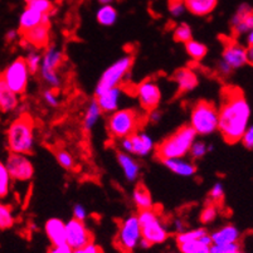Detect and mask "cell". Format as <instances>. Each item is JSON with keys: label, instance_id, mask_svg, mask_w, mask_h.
<instances>
[{"label": "cell", "instance_id": "cell-1", "mask_svg": "<svg viewBox=\"0 0 253 253\" xmlns=\"http://www.w3.org/2000/svg\"><path fill=\"white\" fill-rule=\"evenodd\" d=\"M251 106L245 93L237 87L223 89L222 102L218 109V132L228 144L241 141L250 126Z\"/></svg>", "mask_w": 253, "mask_h": 253}, {"label": "cell", "instance_id": "cell-2", "mask_svg": "<svg viewBox=\"0 0 253 253\" xmlns=\"http://www.w3.org/2000/svg\"><path fill=\"white\" fill-rule=\"evenodd\" d=\"M34 120L31 115L23 114L13 120L6 130V145L9 153L31 155L36 145Z\"/></svg>", "mask_w": 253, "mask_h": 253}, {"label": "cell", "instance_id": "cell-3", "mask_svg": "<svg viewBox=\"0 0 253 253\" xmlns=\"http://www.w3.org/2000/svg\"><path fill=\"white\" fill-rule=\"evenodd\" d=\"M197 136L195 131L189 125L181 126L156 146V156L162 162L169 159L185 158L189 155V150L193 142L197 140Z\"/></svg>", "mask_w": 253, "mask_h": 253}, {"label": "cell", "instance_id": "cell-4", "mask_svg": "<svg viewBox=\"0 0 253 253\" xmlns=\"http://www.w3.org/2000/svg\"><path fill=\"white\" fill-rule=\"evenodd\" d=\"M146 123V115L136 109H119L107 119V132L115 140L135 134Z\"/></svg>", "mask_w": 253, "mask_h": 253}, {"label": "cell", "instance_id": "cell-5", "mask_svg": "<svg viewBox=\"0 0 253 253\" xmlns=\"http://www.w3.org/2000/svg\"><path fill=\"white\" fill-rule=\"evenodd\" d=\"M189 126L199 136H209L218 131V109L211 101H198L190 111Z\"/></svg>", "mask_w": 253, "mask_h": 253}, {"label": "cell", "instance_id": "cell-6", "mask_svg": "<svg viewBox=\"0 0 253 253\" xmlns=\"http://www.w3.org/2000/svg\"><path fill=\"white\" fill-rule=\"evenodd\" d=\"M137 218L141 228V237L151 246L162 245L169 238L167 224L155 208L139 211Z\"/></svg>", "mask_w": 253, "mask_h": 253}, {"label": "cell", "instance_id": "cell-7", "mask_svg": "<svg viewBox=\"0 0 253 253\" xmlns=\"http://www.w3.org/2000/svg\"><path fill=\"white\" fill-rule=\"evenodd\" d=\"M132 64H134V56L132 54H125L117 61H115L98 80L95 89L96 96L101 95V93L109 91L114 87L121 86V84L125 81V78L130 73Z\"/></svg>", "mask_w": 253, "mask_h": 253}, {"label": "cell", "instance_id": "cell-8", "mask_svg": "<svg viewBox=\"0 0 253 253\" xmlns=\"http://www.w3.org/2000/svg\"><path fill=\"white\" fill-rule=\"evenodd\" d=\"M141 238V228L137 214H130L120 222L115 237V246L121 253H132L139 247Z\"/></svg>", "mask_w": 253, "mask_h": 253}, {"label": "cell", "instance_id": "cell-9", "mask_svg": "<svg viewBox=\"0 0 253 253\" xmlns=\"http://www.w3.org/2000/svg\"><path fill=\"white\" fill-rule=\"evenodd\" d=\"M63 59V53L56 45H48L47 49L42 54V64H41L39 73H41L43 81L53 89L59 88L62 84L58 68Z\"/></svg>", "mask_w": 253, "mask_h": 253}, {"label": "cell", "instance_id": "cell-10", "mask_svg": "<svg viewBox=\"0 0 253 253\" xmlns=\"http://www.w3.org/2000/svg\"><path fill=\"white\" fill-rule=\"evenodd\" d=\"M0 76L4 80V82L8 84L9 88L15 92L17 95H23L28 88L31 72H29L24 58L14 59Z\"/></svg>", "mask_w": 253, "mask_h": 253}, {"label": "cell", "instance_id": "cell-11", "mask_svg": "<svg viewBox=\"0 0 253 253\" xmlns=\"http://www.w3.org/2000/svg\"><path fill=\"white\" fill-rule=\"evenodd\" d=\"M119 141L121 151L130 154L132 156L145 158V156H149L151 153L155 151V142H154L153 137L145 131L139 130L135 134L124 137Z\"/></svg>", "mask_w": 253, "mask_h": 253}, {"label": "cell", "instance_id": "cell-12", "mask_svg": "<svg viewBox=\"0 0 253 253\" xmlns=\"http://www.w3.org/2000/svg\"><path fill=\"white\" fill-rule=\"evenodd\" d=\"M4 164H5L9 175L13 181L27 183V181L32 180V178L34 176V167L29 159V155L9 153Z\"/></svg>", "mask_w": 253, "mask_h": 253}, {"label": "cell", "instance_id": "cell-13", "mask_svg": "<svg viewBox=\"0 0 253 253\" xmlns=\"http://www.w3.org/2000/svg\"><path fill=\"white\" fill-rule=\"evenodd\" d=\"M135 96L139 101L141 110L146 114V112L159 107L160 101H162V89L159 87L158 82L149 78L137 84L136 89H135Z\"/></svg>", "mask_w": 253, "mask_h": 253}, {"label": "cell", "instance_id": "cell-14", "mask_svg": "<svg viewBox=\"0 0 253 253\" xmlns=\"http://www.w3.org/2000/svg\"><path fill=\"white\" fill-rule=\"evenodd\" d=\"M92 242V233L86 223L75 218L66 223V243L72 250H78Z\"/></svg>", "mask_w": 253, "mask_h": 253}, {"label": "cell", "instance_id": "cell-15", "mask_svg": "<svg viewBox=\"0 0 253 253\" xmlns=\"http://www.w3.org/2000/svg\"><path fill=\"white\" fill-rule=\"evenodd\" d=\"M219 61L225 66H228L232 71L242 68L247 64L246 47L237 42L236 39H227Z\"/></svg>", "mask_w": 253, "mask_h": 253}, {"label": "cell", "instance_id": "cell-16", "mask_svg": "<svg viewBox=\"0 0 253 253\" xmlns=\"http://www.w3.org/2000/svg\"><path fill=\"white\" fill-rule=\"evenodd\" d=\"M231 28L234 38L246 36L253 29V8L247 3H242L237 8L231 19Z\"/></svg>", "mask_w": 253, "mask_h": 253}, {"label": "cell", "instance_id": "cell-17", "mask_svg": "<svg viewBox=\"0 0 253 253\" xmlns=\"http://www.w3.org/2000/svg\"><path fill=\"white\" fill-rule=\"evenodd\" d=\"M50 37V28L49 23H42L37 25L34 28L22 33V38L25 42V44L29 47H33L34 49H41L45 48L49 44Z\"/></svg>", "mask_w": 253, "mask_h": 253}, {"label": "cell", "instance_id": "cell-18", "mask_svg": "<svg viewBox=\"0 0 253 253\" xmlns=\"http://www.w3.org/2000/svg\"><path fill=\"white\" fill-rule=\"evenodd\" d=\"M124 91L123 87H114V88L109 89V91L103 92L101 95L96 96V101H97L98 106H100L102 114H112L116 110H119L120 103L123 100Z\"/></svg>", "mask_w": 253, "mask_h": 253}, {"label": "cell", "instance_id": "cell-19", "mask_svg": "<svg viewBox=\"0 0 253 253\" xmlns=\"http://www.w3.org/2000/svg\"><path fill=\"white\" fill-rule=\"evenodd\" d=\"M172 81L175 82L179 93H188L194 91L199 84L198 75L190 68H180L172 75Z\"/></svg>", "mask_w": 253, "mask_h": 253}, {"label": "cell", "instance_id": "cell-20", "mask_svg": "<svg viewBox=\"0 0 253 253\" xmlns=\"http://www.w3.org/2000/svg\"><path fill=\"white\" fill-rule=\"evenodd\" d=\"M117 163H119L120 168L123 170V174L126 180L130 181V183L137 181L141 168H140L139 162L134 156L120 151V153H117Z\"/></svg>", "mask_w": 253, "mask_h": 253}, {"label": "cell", "instance_id": "cell-21", "mask_svg": "<svg viewBox=\"0 0 253 253\" xmlns=\"http://www.w3.org/2000/svg\"><path fill=\"white\" fill-rule=\"evenodd\" d=\"M44 232L52 246L66 243V223L59 218H49L44 223Z\"/></svg>", "mask_w": 253, "mask_h": 253}, {"label": "cell", "instance_id": "cell-22", "mask_svg": "<svg viewBox=\"0 0 253 253\" xmlns=\"http://www.w3.org/2000/svg\"><path fill=\"white\" fill-rule=\"evenodd\" d=\"M211 245H232L239 243L241 232L233 224H225L219 229L211 233Z\"/></svg>", "mask_w": 253, "mask_h": 253}, {"label": "cell", "instance_id": "cell-23", "mask_svg": "<svg viewBox=\"0 0 253 253\" xmlns=\"http://www.w3.org/2000/svg\"><path fill=\"white\" fill-rule=\"evenodd\" d=\"M49 18L50 14H41L34 9L27 6L19 17V32L24 33L42 23H49Z\"/></svg>", "mask_w": 253, "mask_h": 253}, {"label": "cell", "instance_id": "cell-24", "mask_svg": "<svg viewBox=\"0 0 253 253\" xmlns=\"http://www.w3.org/2000/svg\"><path fill=\"white\" fill-rule=\"evenodd\" d=\"M163 164L170 171L179 176H183V178H190V176L195 175V172H197V167H195L194 163L185 158L169 159V160H164Z\"/></svg>", "mask_w": 253, "mask_h": 253}, {"label": "cell", "instance_id": "cell-25", "mask_svg": "<svg viewBox=\"0 0 253 253\" xmlns=\"http://www.w3.org/2000/svg\"><path fill=\"white\" fill-rule=\"evenodd\" d=\"M19 106V95L11 91L0 76V111L3 114L14 112Z\"/></svg>", "mask_w": 253, "mask_h": 253}, {"label": "cell", "instance_id": "cell-26", "mask_svg": "<svg viewBox=\"0 0 253 253\" xmlns=\"http://www.w3.org/2000/svg\"><path fill=\"white\" fill-rule=\"evenodd\" d=\"M186 10L197 17H207L214 10L218 0H183Z\"/></svg>", "mask_w": 253, "mask_h": 253}, {"label": "cell", "instance_id": "cell-27", "mask_svg": "<svg viewBox=\"0 0 253 253\" xmlns=\"http://www.w3.org/2000/svg\"><path fill=\"white\" fill-rule=\"evenodd\" d=\"M132 202L136 206V208L139 211H144V209H150L154 208V201L153 197H151L150 190L148 189V186L144 185V184L139 183L136 184V186L132 190Z\"/></svg>", "mask_w": 253, "mask_h": 253}, {"label": "cell", "instance_id": "cell-28", "mask_svg": "<svg viewBox=\"0 0 253 253\" xmlns=\"http://www.w3.org/2000/svg\"><path fill=\"white\" fill-rule=\"evenodd\" d=\"M211 246V233H207L201 239H195L190 242L178 245L179 252L180 253H209Z\"/></svg>", "mask_w": 253, "mask_h": 253}, {"label": "cell", "instance_id": "cell-29", "mask_svg": "<svg viewBox=\"0 0 253 253\" xmlns=\"http://www.w3.org/2000/svg\"><path fill=\"white\" fill-rule=\"evenodd\" d=\"M102 111H101L100 106H98L97 101L93 100L88 103L86 111L84 115V128L86 131H91L92 128L95 127L96 124L98 123Z\"/></svg>", "mask_w": 253, "mask_h": 253}, {"label": "cell", "instance_id": "cell-30", "mask_svg": "<svg viewBox=\"0 0 253 253\" xmlns=\"http://www.w3.org/2000/svg\"><path fill=\"white\" fill-rule=\"evenodd\" d=\"M185 50L188 53V56L193 59L194 62H201L206 58L207 53H208V47L204 43L195 41V39H190L189 42H186Z\"/></svg>", "mask_w": 253, "mask_h": 253}, {"label": "cell", "instance_id": "cell-31", "mask_svg": "<svg viewBox=\"0 0 253 253\" xmlns=\"http://www.w3.org/2000/svg\"><path fill=\"white\" fill-rule=\"evenodd\" d=\"M117 10L112 5H102L96 14V19L103 27H112L117 22Z\"/></svg>", "mask_w": 253, "mask_h": 253}, {"label": "cell", "instance_id": "cell-32", "mask_svg": "<svg viewBox=\"0 0 253 253\" xmlns=\"http://www.w3.org/2000/svg\"><path fill=\"white\" fill-rule=\"evenodd\" d=\"M15 224L13 208L5 203H0V229H9Z\"/></svg>", "mask_w": 253, "mask_h": 253}, {"label": "cell", "instance_id": "cell-33", "mask_svg": "<svg viewBox=\"0 0 253 253\" xmlns=\"http://www.w3.org/2000/svg\"><path fill=\"white\" fill-rule=\"evenodd\" d=\"M11 178L9 175L8 169L3 162H0V201L6 198L10 193Z\"/></svg>", "mask_w": 253, "mask_h": 253}, {"label": "cell", "instance_id": "cell-34", "mask_svg": "<svg viewBox=\"0 0 253 253\" xmlns=\"http://www.w3.org/2000/svg\"><path fill=\"white\" fill-rule=\"evenodd\" d=\"M208 233L206 228L201 227V228H194V229H186V231L181 232V233L176 234V245H181V243L190 242V241H195V239H201L204 234Z\"/></svg>", "mask_w": 253, "mask_h": 253}, {"label": "cell", "instance_id": "cell-35", "mask_svg": "<svg viewBox=\"0 0 253 253\" xmlns=\"http://www.w3.org/2000/svg\"><path fill=\"white\" fill-rule=\"evenodd\" d=\"M54 155H56L58 164L61 165L63 169L72 170L73 168H75V158H73V155L68 150L58 148L54 151Z\"/></svg>", "mask_w": 253, "mask_h": 253}, {"label": "cell", "instance_id": "cell-36", "mask_svg": "<svg viewBox=\"0 0 253 253\" xmlns=\"http://www.w3.org/2000/svg\"><path fill=\"white\" fill-rule=\"evenodd\" d=\"M25 63L28 66V70L31 75L39 72L41 70V64H42V54L36 49H32L27 53V56L24 58Z\"/></svg>", "mask_w": 253, "mask_h": 253}, {"label": "cell", "instance_id": "cell-37", "mask_svg": "<svg viewBox=\"0 0 253 253\" xmlns=\"http://www.w3.org/2000/svg\"><path fill=\"white\" fill-rule=\"evenodd\" d=\"M172 37L179 43H184L185 44L186 42H189L190 39H193V32L192 28H190V25L186 24V23L178 24L175 27V29H174Z\"/></svg>", "mask_w": 253, "mask_h": 253}, {"label": "cell", "instance_id": "cell-38", "mask_svg": "<svg viewBox=\"0 0 253 253\" xmlns=\"http://www.w3.org/2000/svg\"><path fill=\"white\" fill-rule=\"evenodd\" d=\"M211 148H213L211 145H208L202 140H195L189 150V155L192 156L193 160H198V159L204 158L211 150Z\"/></svg>", "mask_w": 253, "mask_h": 253}, {"label": "cell", "instance_id": "cell-39", "mask_svg": "<svg viewBox=\"0 0 253 253\" xmlns=\"http://www.w3.org/2000/svg\"><path fill=\"white\" fill-rule=\"evenodd\" d=\"M217 217H218V207L215 206L214 203H211L204 207L203 211H201L199 219H201V222L206 225L214 222V220L217 219Z\"/></svg>", "mask_w": 253, "mask_h": 253}, {"label": "cell", "instance_id": "cell-40", "mask_svg": "<svg viewBox=\"0 0 253 253\" xmlns=\"http://www.w3.org/2000/svg\"><path fill=\"white\" fill-rule=\"evenodd\" d=\"M27 6L34 9L41 14H52L53 10H54L53 3L50 0H31Z\"/></svg>", "mask_w": 253, "mask_h": 253}, {"label": "cell", "instance_id": "cell-41", "mask_svg": "<svg viewBox=\"0 0 253 253\" xmlns=\"http://www.w3.org/2000/svg\"><path fill=\"white\" fill-rule=\"evenodd\" d=\"M223 197H224V186L220 181H217L215 184H213L211 189L209 190V199L211 203L215 204L223 201Z\"/></svg>", "mask_w": 253, "mask_h": 253}, {"label": "cell", "instance_id": "cell-42", "mask_svg": "<svg viewBox=\"0 0 253 253\" xmlns=\"http://www.w3.org/2000/svg\"><path fill=\"white\" fill-rule=\"evenodd\" d=\"M169 11L174 18H179L186 11L183 0H169Z\"/></svg>", "mask_w": 253, "mask_h": 253}, {"label": "cell", "instance_id": "cell-43", "mask_svg": "<svg viewBox=\"0 0 253 253\" xmlns=\"http://www.w3.org/2000/svg\"><path fill=\"white\" fill-rule=\"evenodd\" d=\"M239 243H232V245H211L209 253H232L239 250Z\"/></svg>", "mask_w": 253, "mask_h": 253}, {"label": "cell", "instance_id": "cell-44", "mask_svg": "<svg viewBox=\"0 0 253 253\" xmlns=\"http://www.w3.org/2000/svg\"><path fill=\"white\" fill-rule=\"evenodd\" d=\"M43 98H44L45 103L50 107H57L59 105V98L58 95H57L56 89L48 88L43 92Z\"/></svg>", "mask_w": 253, "mask_h": 253}, {"label": "cell", "instance_id": "cell-45", "mask_svg": "<svg viewBox=\"0 0 253 253\" xmlns=\"http://www.w3.org/2000/svg\"><path fill=\"white\" fill-rule=\"evenodd\" d=\"M87 217H88V211H87L86 207H84V204L77 203L73 206V218H75V219L84 222V220L87 219Z\"/></svg>", "mask_w": 253, "mask_h": 253}, {"label": "cell", "instance_id": "cell-46", "mask_svg": "<svg viewBox=\"0 0 253 253\" xmlns=\"http://www.w3.org/2000/svg\"><path fill=\"white\" fill-rule=\"evenodd\" d=\"M241 142L243 144L246 149L248 150H252L253 149V125H250L247 127V130L245 131L242 139H241Z\"/></svg>", "mask_w": 253, "mask_h": 253}, {"label": "cell", "instance_id": "cell-47", "mask_svg": "<svg viewBox=\"0 0 253 253\" xmlns=\"http://www.w3.org/2000/svg\"><path fill=\"white\" fill-rule=\"evenodd\" d=\"M73 253H103L101 250L100 246H97L96 243L89 242L88 245L84 246V247L78 248V250H73Z\"/></svg>", "mask_w": 253, "mask_h": 253}, {"label": "cell", "instance_id": "cell-48", "mask_svg": "<svg viewBox=\"0 0 253 253\" xmlns=\"http://www.w3.org/2000/svg\"><path fill=\"white\" fill-rule=\"evenodd\" d=\"M47 253H73V250L67 243H63V245L52 246Z\"/></svg>", "mask_w": 253, "mask_h": 253}, {"label": "cell", "instance_id": "cell-49", "mask_svg": "<svg viewBox=\"0 0 253 253\" xmlns=\"http://www.w3.org/2000/svg\"><path fill=\"white\" fill-rule=\"evenodd\" d=\"M146 114H148L146 120H148L149 123H151V124H158L163 117L162 111H160L159 109H154V110H151V111L146 112Z\"/></svg>", "mask_w": 253, "mask_h": 253}, {"label": "cell", "instance_id": "cell-50", "mask_svg": "<svg viewBox=\"0 0 253 253\" xmlns=\"http://www.w3.org/2000/svg\"><path fill=\"white\" fill-rule=\"evenodd\" d=\"M174 229H175L178 233H181V232L186 231L185 222H184L183 219H180V218H176V219L174 220Z\"/></svg>", "mask_w": 253, "mask_h": 253}, {"label": "cell", "instance_id": "cell-51", "mask_svg": "<svg viewBox=\"0 0 253 253\" xmlns=\"http://www.w3.org/2000/svg\"><path fill=\"white\" fill-rule=\"evenodd\" d=\"M18 34H19V31H15V29H9L5 33V41L6 42H14L15 39L18 38Z\"/></svg>", "mask_w": 253, "mask_h": 253}, {"label": "cell", "instance_id": "cell-52", "mask_svg": "<svg viewBox=\"0 0 253 253\" xmlns=\"http://www.w3.org/2000/svg\"><path fill=\"white\" fill-rule=\"evenodd\" d=\"M246 56H247V64L253 66V45H248L246 48Z\"/></svg>", "mask_w": 253, "mask_h": 253}, {"label": "cell", "instance_id": "cell-53", "mask_svg": "<svg viewBox=\"0 0 253 253\" xmlns=\"http://www.w3.org/2000/svg\"><path fill=\"white\" fill-rule=\"evenodd\" d=\"M139 247H140V248H142V250H148V248H150V247H151V245H150V243L148 242V241H145L144 238H141V239H140Z\"/></svg>", "mask_w": 253, "mask_h": 253}, {"label": "cell", "instance_id": "cell-54", "mask_svg": "<svg viewBox=\"0 0 253 253\" xmlns=\"http://www.w3.org/2000/svg\"><path fill=\"white\" fill-rule=\"evenodd\" d=\"M246 42H247L248 45H253V29L252 31L248 32L247 34H246Z\"/></svg>", "mask_w": 253, "mask_h": 253}, {"label": "cell", "instance_id": "cell-55", "mask_svg": "<svg viewBox=\"0 0 253 253\" xmlns=\"http://www.w3.org/2000/svg\"><path fill=\"white\" fill-rule=\"evenodd\" d=\"M97 1L101 4V5H111L115 0H97Z\"/></svg>", "mask_w": 253, "mask_h": 253}, {"label": "cell", "instance_id": "cell-56", "mask_svg": "<svg viewBox=\"0 0 253 253\" xmlns=\"http://www.w3.org/2000/svg\"><path fill=\"white\" fill-rule=\"evenodd\" d=\"M232 253H245V252H243V251H242V250H241V248H239V250L234 251V252H232Z\"/></svg>", "mask_w": 253, "mask_h": 253}, {"label": "cell", "instance_id": "cell-57", "mask_svg": "<svg viewBox=\"0 0 253 253\" xmlns=\"http://www.w3.org/2000/svg\"><path fill=\"white\" fill-rule=\"evenodd\" d=\"M24 1H25V3H27V4H28L29 1H31V0H24Z\"/></svg>", "mask_w": 253, "mask_h": 253}, {"label": "cell", "instance_id": "cell-58", "mask_svg": "<svg viewBox=\"0 0 253 253\" xmlns=\"http://www.w3.org/2000/svg\"><path fill=\"white\" fill-rule=\"evenodd\" d=\"M169 253H180V252H169Z\"/></svg>", "mask_w": 253, "mask_h": 253}]
</instances>
